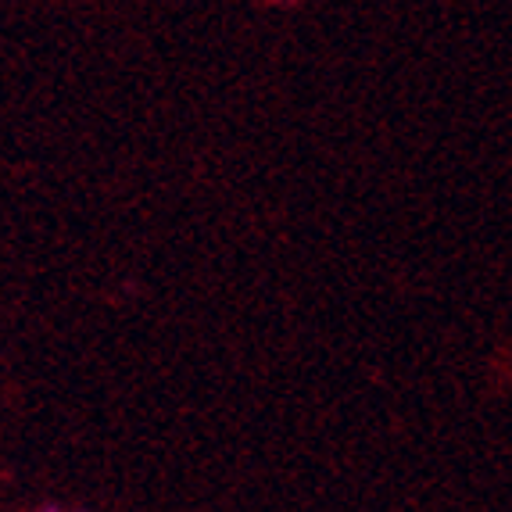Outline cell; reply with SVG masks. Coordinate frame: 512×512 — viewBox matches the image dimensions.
<instances>
[{
	"label": "cell",
	"mask_w": 512,
	"mask_h": 512,
	"mask_svg": "<svg viewBox=\"0 0 512 512\" xmlns=\"http://www.w3.org/2000/svg\"><path fill=\"white\" fill-rule=\"evenodd\" d=\"M36 512H69V509H61V505H40Z\"/></svg>",
	"instance_id": "cell-1"
}]
</instances>
